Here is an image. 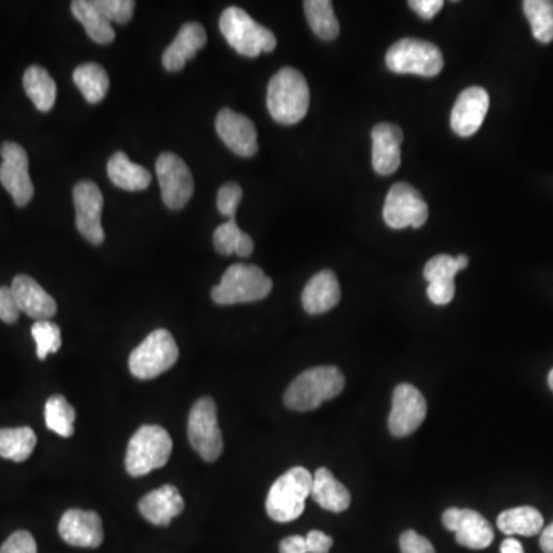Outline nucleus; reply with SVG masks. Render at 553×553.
Returning a JSON list of instances; mask_svg holds the SVG:
<instances>
[{"instance_id": "obj_28", "label": "nucleus", "mask_w": 553, "mask_h": 553, "mask_svg": "<svg viewBox=\"0 0 553 553\" xmlns=\"http://www.w3.org/2000/svg\"><path fill=\"white\" fill-rule=\"evenodd\" d=\"M24 88L37 110L48 113L56 103L57 87L45 68L33 65L24 74Z\"/></svg>"}, {"instance_id": "obj_10", "label": "nucleus", "mask_w": 553, "mask_h": 553, "mask_svg": "<svg viewBox=\"0 0 553 553\" xmlns=\"http://www.w3.org/2000/svg\"><path fill=\"white\" fill-rule=\"evenodd\" d=\"M428 203L409 183L398 182L391 186L386 196L383 219L392 229H404L408 226L421 228L428 222Z\"/></svg>"}, {"instance_id": "obj_3", "label": "nucleus", "mask_w": 553, "mask_h": 553, "mask_svg": "<svg viewBox=\"0 0 553 553\" xmlns=\"http://www.w3.org/2000/svg\"><path fill=\"white\" fill-rule=\"evenodd\" d=\"M271 291L272 280L263 269L236 263L226 269L222 282L212 288L211 297L217 305L231 306L259 302L266 299Z\"/></svg>"}, {"instance_id": "obj_34", "label": "nucleus", "mask_w": 553, "mask_h": 553, "mask_svg": "<svg viewBox=\"0 0 553 553\" xmlns=\"http://www.w3.org/2000/svg\"><path fill=\"white\" fill-rule=\"evenodd\" d=\"M523 10L535 39L541 44H550L553 40L552 0H526Z\"/></svg>"}, {"instance_id": "obj_29", "label": "nucleus", "mask_w": 553, "mask_h": 553, "mask_svg": "<svg viewBox=\"0 0 553 553\" xmlns=\"http://www.w3.org/2000/svg\"><path fill=\"white\" fill-rule=\"evenodd\" d=\"M73 80L85 100L93 105L102 102L110 90V77L106 74L105 68L97 63H83L77 67Z\"/></svg>"}, {"instance_id": "obj_41", "label": "nucleus", "mask_w": 553, "mask_h": 553, "mask_svg": "<svg viewBox=\"0 0 553 553\" xmlns=\"http://www.w3.org/2000/svg\"><path fill=\"white\" fill-rule=\"evenodd\" d=\"M400 550L401 553H435L431 541L417 534L415 530H406L401 534Z\"/></svg>"}, {"instance_id": "obj_21", "label": "nucleus", "mask_w": 553, "mask_h": 553, "mask_svg": "<svg viewBox=\"0 0 553 553\" xmlns=\"http://www.w3.org/2000/svg\"><path fill=\"white\" fill-rule=\"evenodd\" d=\"M185 509L179 489L171 484L159 487L139 501V510L145 520L154 526H168Z\"/></svg>"}, {"instance_id": "obj_19", "label": "nucleus", "mask_w": 553, "mask_h": 553, "mask_svg": "<svg viewBox=\"0 0 553 553\" xmlns=\"http://www.w3.org/2000/svg\"><path fill=\"white\" fill-rule=\"evenodd\" d=\"M403 131L394 123H378L372 130V166L380 176H391L401 163Z\"/></svg>"}, {"instance_id": "obj_42", "label": "nucleus", "mask_w": 553, "mask_h": 553, "mask_svg": "<svg viewBox=\"0 0 553 553\" xmlns=\"http://www.w3.org/2000/svg\"><path fill=\"white\" fill-rule=\"evenodd\" d=\"M20 311L14 300L13 291L8 286H0V320L13 325L19 320Z\"/></svg>"}, {"instance_id": "obj_39", "label": "nucleus", "mask_w": 553, "mask_h": 553, "mask_svg": "<svg viewBox=\"0 0 553 553\" xmlns=\"http://www.w3.org/2000/svg\"><path fill=\"white\" fill-rule=\"evenodd\" d=\"M0 553H37V544L27 530H17L2 544Z\"/></svg>"}, {"instance_id": "obj_15", "label": "nucleus", "mask_w": 553, "mask_h": 553, "mask_svg": "<svg viewBox=\"0 0 553 553\" xmlns=\"http://www.w3.org/2000/svg\"><path fill=\"white\" fill-rule=\"evenodd\" d=\"M443 524L454 532L457 543L467 549L483 550L494 541L491 523L475 510L451 507L443 514Z\"/></svg>"}, {"instance_id": "obj_7", "label": "nucleus", "mask_w": 553, "mask_h": 553, "mask_svg": "<svg viewBox=\"0 0 553 553\" xmlns=\"http://www.w3.org/2000/svg\"><path fill=\"white\" fill-rule=\"evenodd\" d=\"M179 360V346L173 334L157 329L131 352L130 371L139 380H153L173 368Z\"/></svg>"}, {"instance_id": "obj_17", "label": "nucleus", "mask_w": 553, "mask_h": 553, "mask_svg": "<svg viewBox=\"0 0 553 553\" xmlns=\"http://www.w3.org/2000/svg\"><path fill=\"white\" fill-rule=\"evenodd\" d=\"M59 534L70 546L96 549L103 543L102 518L93 510H67L60 518Z\"/></svg>"}, {"instance_id": "obj_8", "label": "nucleus", "mask_w": 553, "mask_h": 553, "mask_svg": "<svg viewBox=\"0 0 553 553\" xmlns=\"http://www.w3.org/2000/svg\"><path fill=\"white\" fill-rule=\"evenodd\" d=\"M386 65L392 73L435 77L444 67L443 53L437 45L418 39H401L389 48Z\"/></svg>"}, {"instance_id": "obj_18", "label": "nucleus", "mask_w": 553, "mask_h": 553, "mask_svg": "<svg viewBox=\"0 0 553 553\" xmlns=\"http://www.w3.org/2000/svg\"><path fill=\"white\" fill-rule=\"evenodd\" d=\"M489 94L480 87H471L458 96L451 114V126L460 137H471L480 130L489 111Z\"/></svg>"}, {"instance_id": "obj_20", "label": "nucleus", "mask_w": 553, "mask_h": 553, "mask_svg": "<svg viewBox=\"0 0 553 553\" xmlns=\"http://www.w3.org/2000/svg\"><path fill=\"white\" fill-rule=\"evenodd\" d=\"M11 291L19 311L34 318L36 322L50 320L56 315V300L36 280L31 279L30 275L20 274L14 277Z\"/></svg>"}, {"instance_id": "obj_27", "label": "nucleus", "mask_w": 553, "mask_h": 553, "mask_svg": "<svg viewBox=\"0 0 553 553\" xmlns=\"http://www.w3.org/2000/svg\"><path fill=\"white\" fill-rule=\"evenodd\" d=\"M497 524L498 529L509 537L512 535L535 537L543 530L544 518L535 507H514V509L504 510L498 517Z\"/></svg>"}, {"instance_id": "obj_16", "label": "nucleus", "mask_w": 553, "mask_h": 553, "mask_svg": "<svg viewBox=\"0 0 553 553\" xmlns=\"http://www.w3.org/2000/svg\"><path fill=\"white\" fill-rule=\"evenodd\" d=\"M216 130L223 143L237 156L252 157L259 151L255 125L243 114L225 108L217 114Z\"/></svg>"}, {"instance_id": "obj_14", "label": "nucleus", "mask_w": 553, "mask_h": 553, "mask_svg": "<svg viewBox=\"0 0 553 553\" xmlns=\"http://www.w3.org/2000/svg\"><path fill=\"white\" fill-rule=\"evenodd\" d=\"M73 199L80 234L93 245H102L105 231L102 228L103 196L99 186L83 180L74 186Z\"/></svg>"}, {"instance_id": "obj_45", "label": "nucleus", "mask_w": 553, "mask_h": 553, "mask_svg": "<svg viewBox=\"0 0 553 553\" xmlns=\"http://www.w3.org/2000/svg\"><path fill=\"white\" fill-rule=\"evenodd\" d=\"M280 553H308L306 538L300 537V535L285 538L280 543Z\"/></svg>"}, {"instance_id": "obj_4", "label": "nucleus", "mask_w": 553, "mask_h": 553, "mask_svg": "<svg viewBox=\"0 0 553 553\" xmlns=\"http://www.w3.org/2000/svg\"><path fill=\"white\" fill-rule=\"evenodd\" d=\"M312 474L305 467L289 469L272 484L266 498V512L277 523H291L305 510L306 500L311 495Z\"/></svg>"}, {"instance_id": "obj_12", "label": "nucleus", "mask_w": 553, "mask_h": 553, "mask_svg": "<svg viewBox=\"0 0 553 553\" xmlns=\"http://www.w3.org/2000/svg\"><path fill=\"white\" fill-rule=\"evenodd\" d=\"M0 183L13 197L17 206H27L34 196V185L28 171V154L22 146L5 142L0 148Z\"/></svg>"}, {"instance_id": "obj_5", "label": "nucleus", "mask_w": 553, "mask_h": 553, "mask_svg": "<svg viewBox=\"0 0 553 553\" xmlns=\"http://www.w3.org/2000/svg\"><path fill=\"white\" fill-rule=\"evenodd\" d=\"M173 440L157 424H145L131 437L126 449L125 467L131 477H143L168 463Z\"/></svg>"}, {"instance_id": "obj_32", "label": "nucleus", "mask_w": 553, "mask_h": 553, "mask_svg": "<svg viewBox=\"0 0 553 553\" xmlns=\"http://www.w3.org/2000/svg\"><path fill=\"white\" fill-rule=\"evenodd\" d=\"M305 13L309 27L320 39H337L340 34V24L335 17L332 2L329 0H306Z\"/></svg>"}, {"instance_id": "obj_1", "label": "nucleus", "mask_w": 553, "mask_h": 553, "mask_svg": "<svg viewBox=\"0 0 553 553\" xmlns=\"http://www.w3.org/2000/svg\"><path fill=\"white\" fill-rule=\"evenodd\" d=\"M345 389V375L335 366H318L295 377L286 389V408L306 412L320 408L326 400L337 397Z\"/></svg>"}, {"instance_id": "obj_31", "label": "nucleus", "mask_w": 553, "mask_h": 553, "mask_svg": "<svg viewBox=\"0 0 553 553\" xmlns=\"http://www.w3.org/2000/svg\"><path fill=\"white\" fill-rule=\"evenodd\" d=\"M214 246L222 255L237 254L239 257H249L254 251L251 236L239 228L236 219H229L216 229Z\"/></svg>"}, {"instance_id": "obj_2", "label": "nucleus", "mask_w": 553, "mask_h": 553, "mask_svg": "<svg viewBox=\"0 0 553 553\" xmlns=\"http://www.w3.org/2000/svg\"><path fill=\"white\" fill-rule=\"evenodd\" d=\"M309 100L308 82L295 68H282L269 80L266 102L275 122L282 125L299 123L308 114Z\"/></svg>"}, {"instance_id": "obj_46", "label": "nucleus", "mask_w": 553, "mask_h": 553, "mask_svg": "<svg viewBox=\"0 0 553 553\" xmlns=\"http://www.w3.org/2000/svg\"><path fill=\"white\" fill-rule=\"evenodd\" d=\"M540 546L544 553H553V523L541 530Z\"/></svg>"}, {"instance_id": "obj_24", "label": "nucleus", "mask_w": 553, "mask_h": 553, "mask_svg": "<svg viewBox=\"0 0 553 553\" xmlns=\"http://www.w3.org/2000/svg\"><path fill=\"white\" fill-rule=\"evenodd\" d=\"M311 497L329 512H345L351 506V494L329 469L320 467L312 475Z\"/></svg>"}, {"instance_id": "obj_43", "label": "nucleus", "mask_w": 553, "mask_h": 553, "mask_svg": "<svg viewBox=\"0 0 553 553\" xmlns=\"http://www.w3.org/2000/svg\"><path fill=\"white\" fill-rule=\"evenodd\" d=\"M443 5V0H411V2H409V7H411L418 16L426 20L434 19V17L440 13Z\"/></svg>"}, {"instance_id": "obj_36", "label": "nucleus", "mask_w": 553, "mask_h": 553, "mask_svg": "<svg viewBox=\"0 0 553 553\" xmlns=\"http://www.w3.org/2000/svg\"><path fill=\"white\" fill-rule=\"evenodd\" d=\"M31 335L36 340L37 358L45 360L48 354H56L62 346V334L56 323L50 320L36 322L31 328Z\"/></svg>"}, {"instance_id": "obj_25", "label": "nucleus", "mask_w": 553, "mask_h": 553, "mask_svg": "<svg viewBox=\"0 0 553 553\" xmlns=\"http://www.w3.org/2000/svg\"><path fill=\"white\" fill-rule=\"evenodd\" d=\"M71 13L96 44H110L116 39V31L108 17L100 10L97 0H74L71 4Z\"/></svg>"}, {"instance_id": "obj_48", "label": "nucleus", "mask_w": 553, "mask_h": 553, "mask_svg": "<svg viewBox=\"0 0 553 553\" xmlns=\"http://www.w3.org/2000/svg\"><path fill=\"white\" fill-rule=\"evenodd\" d=\"M549 386H550V389H552V392H553V369H552V371L549 372Z\"/></svg>"}, {"instance_id": "obj_23", "label": "nucleus", "mask_w": 553, "mask_h": 553, "mask_svg": "<svg viewBox=\"0 0 553 553\" xmlns=\"http://www.w3.org/2000/svg\"><path fill=\"white\" fill-rule=\"evenodd\" d=\"M342 299L340 283L337 275L331 269H323L309 280L308 285L303 289V309L308 314L318 315L331 311Z\"/></svg>"}, {"instance_id": "obj_13", "label": "nucleus", "mask_w": 553, "mask_h": 553, "mask_svg": "<svg viewBox=\"0 0 553 553\" xmlns=\"http://www.w3.org/2000/svg\"><path fill=\"white\" fill-rule=\"evenodd\" d=\"M428 414V403L420 391L409 383L395 388L392 411L389 414V431L394 437L414 434Z\"/></svg>"}, {"instance_id": "obj_40", "label": "nucleus", "mask_w": 553, "mask_h": 553, "mask_svg": "<svg viewBox=\"0 0 553 553\" xmlns=\"http://www.w3.org/2000/svg\"><path fill=\"white\" fill-rule=\"evenodd\" d=\"M428 297L434 305H449L455 297V280L441 279L429 283Z\"/></svg>"}, {"instance_id": "obj_26", "label": "nucleus", "mask_w": 553, "mask_h": 553, "mask_svg": "<svg viewBox=\"0 0 553 553\" xmlns=\"http://www.w3.org/2000/svg\"><path fill=\"white\" fill-rule=\"evenodd\" d=\"M108 177L117 188L125 191H143L151 185L150 171L142 165L131 162L125 153L119 151L108 162Z\"/></svg>"}, {"instance_id": "obj_6", "label": "nucleus", "mask_w": 553, "mask_h": 553, "mask_svg": "<svg viewBox=\"0 0 553 553\" xmlns=\"http://www.w3.org/2000/svg\"><path fill=\"white\" fill-rule=\"evenodd\" d=\"M219 25L226 42L242 56L257 57L262 53H272L277 47L274 33L255 22L242 8H226Z\"/></svg>"}, {"instance_id": "obj_11", "label": "nucleus", "mask_w": 553, "mask_h": 553, "mask_svg": "<svg viewBox=\"0 0 553 553\" xmlns=\"http://www.w3.org/2000/svg\"><path fill=\"white\" fill-rule=\"evenodd\" d=\"M163 203L169 209L185 208L194 194L193 174L177 154H160L156 162Z\"/></svg>"}, {"instance_id": "obj_38", "label": "nucleus", "mask_w": 553, "mask_h": 553, "mask_svg": "<svg viewBox=\"0 0 553 553\" xmlns=\"http://www.w3.org/2000/svg\"><path fill=\"white\" fill-rule=\"evenodd\" d=\"M97 5L110 22L120 25L130 22L136 7L133 0H97Z\"/></svg>"}, {"instance_id": "obj_37", "label": "nucleus", "mask_w": 553, "mask_h": 553, "mask_svg": "<svg viewBox=\"0 0 553 553\" xmlns=\"http://www.w3.org/2000/svg\"><path fill=\"white\" fill-rule=\"evenodd\" d=\"M242 199L243 189L240 188L239 183H225L217 194V208H219L220 214L229 217V219H234Z\"/></svg>"}, {"instance_id": "obj_47", "label": "nucleus", "mask_w": 553, "mask_h": 553, "mask_svg": "<svg viewBox=\"0 0 553 553\" xmlns=\"http://www.w3.org/2000/svg\"><path fill=\"white\" fill-rule=\"evenodd\" d=\"M501 553H524L523 544L515 538H507L501 544Z\"/></svg>"}, {"instance_id": "obj_22", "label": "nucleus", "mask_w": 553, "mask_h": 553, "mask_svg": "<svg viewBox=\"0 0 553 553\" xmlns=\"http://www.w3.org/2000/svg\"><path fill=\"white\" fill-rule=\"evenodd\" d=\"M206 31L203 25L197 22H189L180 28L176 39L171 42L165 53L162 56L163 67L169 73L183 70L186 62L193 59L199 50H202L206 45Z\"/></svg>"}, {"instance_id": "obj_35", "label": "nucleus", "mask_w": 553, "mask_h": 553, "mask_svg": "<svg viewBox=\"0 0 553 553\" xmlns=\"http://www.w3.org/2000/svg\"><path fill=\"white\" fill-rule=\"evenodd\" d=\"M467 265H469V257L464 254L457 257L448 254L435 255L424 266V279L429 283L441 279H455L457 272L466 269Z\"/></svg>"}, {"instance_id": "obj_30", "label": "nucleus", "mask_w": 553, "mask_h": 553, "mask_svg": "<svg viewBox=\"0 0 553 553\" xmlns=\"http://www.w3.org/2000/svg\"><path fill=\"white\" fill-rule=\"evenodd\" d=\"M37 438L33 429L14 428L0 429V457L5 460L22 461L28 460L36 448Z\"/></svg>"}, {"instance_id": "obj_44", "label": "nucleus", "mask_w": 553, "mask_h": 553, "mask_svg": "<svg viewBox=\"0 0 553 553\" xmlns=\"http://www.w3.org/2000/svg\"><path fill=\"white\" fill-rule=\"evenodd\" d=\"M306 538L308 544V553H329L331 550L332 538L329 535L323 534L320 530H311Z\"/></svg>"}, {"instance_id": "obj_33", "label": "nucleus", "mask_w": 553, "mask_h": 553, "mask_svg": "<svg viewBox=\"0 0 553 553\" xmlns=\"http://www.w3.org/2000/svg\"><path fill=\"white\" fill-rule=\"evenodd\" d=\"M74 421H76V409L68 403L63 395H53L45 404V423L50 431L56 432L63 438L74 435Z\"/></svg>"}, {"instance_id": "obj_9", "label": "nucleus", "mask_w": 553, "mask_h": 553, "mask_svg": "<svg viewBox=\"0 0 553 553\" xmlns=\"http://www.w3.org/2000/svg\"><path fill=\"white\" fill-rule=\"evenodd\" d=\"M188 438L194 451L206 463H214L223 452V437L220 431L217 406L209 397L194 403L188 418Z\"/></svg>"}]
</instances>
